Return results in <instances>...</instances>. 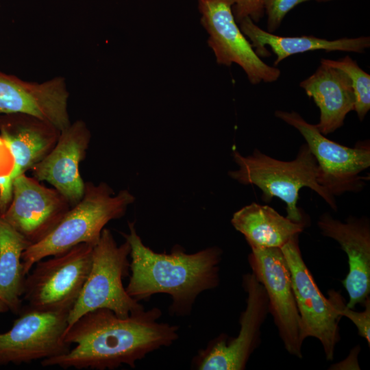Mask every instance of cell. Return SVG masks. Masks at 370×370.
Segmentation results:
<instances>
[{
    "label": "cell",
    "mask_w": 370,
    "mask_h": 370,
    "mask_svg": "<svg viewBox=\"0 0 370 370\" xmlns=\"http://www.w3.org/2000/svg\"><path fill=\"white\" fill-rule=\"evenodd\" d=\"M67 97L58 80L32 84L0 73V113L26 114L61 132L70 125Z\"/></svg>",
    "instance_id": "obj_16"
},
{
    "label": "cell",
    "mask_w": 370,
    "mask_h": 370,
    "mask_svg": "<svg viewBox=\"0 0 370 370\" xmlns=\"http://www.w3.org/2000/svg\"><path fill=\"white\" fill-rule=\"evenodd\" d=\"M129 232L123 234L130 246L127 294L137 301L157 293L171 296V314L188 315L197 297L219 284V264L222 250L210 247L187 254L175 246L170 254L158 253L146 246L138 235L134 222L128 223Z\"/></svg>",
    "instance_id": "obj_2"
},
{
    "label": "cell",
    "mask_w": 370,
    "mask_h": 370,
    "mask_svg": "<svg viewBox=\"0 0 370 370\" xmlns=\"http://www.w3.org/2000/svg\"><path fill=\"white\" fill-rule=\"evenodd\" d=\"M232 0H198L201 23L208 34L207 43L217 64L240 66L251 84L275 82L280 70L263 62L237 24Z\"/></svg>",
    "instance_id": "obj_8"
},
{
    "label": "cell",
    "mask_w": 370,
    "mask_h": 370,
    "mask_svg": "<svg viewBox=\"0 0 370 370\" xmlns=\"http://www.w3.org/2000/svg\"><path fill=\"white\" fill-rule=\"evenodd\" d=\"M90 135L81 121L60 132L52 149L32 169L33 177L45 181L62 195L71 206L82 198L86 183L80 172V162L85 158Z\"/></svg>",
    "instance_id": "obj_14"
},
{
    "label": "cell",
    "mask_w": 370,
    "mask_h": 370,
    "mask_svg": "<svg viewBox=\"0 0 370 370\" xmlns=\"http://www.w3.org/2000/svg\"><path fill=\"white\" fill-rule=\"evenodd\" d=\"M311 0H264V14L267 16V32H275L280 26L287 13L296 5ZM319 2H327L333 0H314Z\"/></svg>",
    "instance_id": "obj_24"
},
{
    "label": "cell",
    "mask_w": 370,
    "mask_h": 370,
    "mask_svg": "<svg viewBox=\"0 0 370 370\" xmlns=\"http://www.w3.org/2000/svg\"><path fill=\"white\" fill-rule=\"evenodd\" d=\"M320 110L319 131L327 135L341 127L354 110L355 95L349 77L340 69L321 62L316 71L300 83Z\"/></svg>",
    "instance_id": "obj_17"
},
{
    "label": "cell",
    "mask_w": 370,
    "mask_h": 370,
    "mask_svg": "<svg viewBox=\"0 0 370 370\" xmlns=\"http://www.w3.org/2000/svg\"><path fill=\"white\" fill-rule=\"evenodd\" d=\"M321 62L341 70L349 77L356 99L354 110L362 121L370 109V75L349 56L338 60L321 59Z\"/></svg>",
    "instance_id": "obj_22"
},
{
    "label": "cell",
    "mask_w": 370,
    "mask_h": 370,
    "mask_svg": "<svg viewBox=\"0 0 370 370\" xmlns=\"http://www.w3.org/2000/svg\"><path fill=\"white\" fill-rule=\"evenodd\" d=\"M8 311H9L8 308L1 300H0V313H4Z\"/></svg>",
    "instance_id": "obj_28"
},
{
    "label": "cell",
    "mask_w": 370,
    "mask_h": 370,
    "mask_svg": "<svg viewBox=\"0 0 370 370\" xmlns=\"http://www.w3.org/2000/svg\"><path fill=\"white\" fill-rule=\"evenodd\" d=\"M329 299L334 308L341 317H346L350 319L358 329V334L365 338L370 345V299L369 297L365 301L363 305L365 310L357 312L347 306L344 299L339 292L335 291H328Z\"/></svg>",
    "instance_id": "obj_23"
},
{
    "label": "cell",
    "mask_w": 370,
    "mask_h": 370,
    "mask_svg": "<svg viewBox=\"0 0 370 370\" xmlns=\"http://www.w3.org/2000/svg\"><path fill=\"white\" fill-rule=\"evenodd\" d=\"M275 115L297 129L304 138L318 164V182L329 193L338 196L362 189L363 177L359 174L370 166L369 141L349 147L327 138L315 125L295 112L277 110Z\"/></svg>",
    "instance_id": "obj_7"
},
{
    "label": "cell",
    "mask_w": 370,
    "mask_h": 370,
    "mask_svg": "<svg viewBox=\"0 0 370 370\" xmlns=\"http://www.w3.org/2000/svg\"><path fill=\"white\" fill-rule=\"evenodd\" d=\"M156 307L126 317L107 308L81 316L64 334L66 343L75 346L66 354L41 360L43 367L62 369H115L123 365L132 368L137 361L179 338L177 325L158 322Z\"/></svg>",
    "instance_id": "obj_1"
},
{
    "label": "cell",
    "mask_w": 370,
    "mask_h": 370,
    "mask_svg": "<svg viewBox=\"0 0 370 370\" xmlns=\"http://www.w3.org/2000/svg\"><path fill=\"white\" fill-rule=\"evenodd\" d=\"M0 136L12 157L13 167L9 175L12 182L39 162L58 138L37 127L10 123H1Z\"/></svg>",
    "instance_id": "obj_21"
},
{
    "label": "cell",
    "mask_w": 370,
    "mask_h": 370,
    "mask_svg": "<svg viewBox=\"0 0 370 370\" xmlns=\"http://www.w3.org/2000/svg\"><path fill=\"white\" fill-rule=\"evenodd\" d=\"M6 332H0V365H21L67 353L66 312L42 311L26 306Z\"/></svg>",
    "instance_id": "obj_9"
},
{
    "label": "cell",
    "mask_w": 370,
    "mask_h": 370,
    "mask_svg": "<svg viewBox=\"0 0 370 370\" xmlns=\"http://www.w3.org/2000/svg\"><path fill=\"white\" fill-rule=\"evenodd\" d=\"M12 184L9 175L0 176V217L5 212L11 201Z\"/></svg>",
    "instance_id": "obj_26"
},
{
    "label": "cell",
    "mask_w": 370,
    "mask_h": 370,
    "mask_svg": "<svg viewBox=\"0 0 370 370\" xmlns=\"http://www.w3.org/2000/svg\"><path fill=\"white\" fill-rule=\"evenodd\" d=\"M71 207L55 188L23 173L14 179L11 201L1 217L32 245L49 234Z\"/></svg>",
    "instance_id": "obj_13"
},
{
    "label": "cell",
    "mask_w": 370,
    "mask_h": 370,
    "mask_svg": "<svg viewBox=\"0 0 370 370\" xmlns=\"http://www.w3.org/2000/svg\"><path fill=\"white\" fill-rule=\"evenodd\" d=\"M231 223L251 248H281L306 225L305 222L292 221L271 207L256 203L236 211Z\"/></svg>",
    "instance_id": "obj_19"
},
{
    "label": "cell",
    "mask_w": 370,
    "mask_h": 370,
    "mask_svg": "<svg viewBox=\"0 0 370 370\" xmlns=\"http://www.w3.org/2000/svg\"><path fill=\"white\" fill-rule=\"evenodd\" d=\"M130 253L127 241L118 245L111 231L103 228L93 246L87 279L69 312L68 328L81 316L99 308L109 309L121 317L145 309L127 294L123 284V278L130 273Z\"/></svg>",
    "instance_id": "obj_5"
},
{
    "label": "cell",
    "mask_w": 370,
    "mask_h": 370,
    "mask_svg": "<svg viewBox=\"0 0 370 370\" xmlns=\"http://www.w3.org/2000/svg\"><path fill=\"white\" fill-rule=\"evenodd\" d=\"M29 245L21 234L0 217V300L14 314L22 308L26 277L22 255Z\"/></svg>",
    "instance_id": "obj_20"
},
{
    "label": "cell",
    "mask_w": 370,
    "mask_h": 370,
    "mask_svg": "<svg viewBox=\"0 0 370 370\" xmlns=\"http://www.w3.org/2000/svg\"><path fill=\"white\" fill-rule=\"evenodd\" d=\"M248 261L252 273L263 286L273 317L286 350L302 358L300 316L291 273L281 248H251Z\"/></svg>",
    "instance_id": "obj_12"
},
{
    "label": "cell",
    "mask_w": 370,
    "mask_h": 370,
    "mask_svg": "<svg viewBox=\"0 0 370 370\" xmlns=\"http://www.w3.org/2000/svg\"><path fill=\"white\" fill-rule=\"evenodd\" d=\"M317 225L324 236L336 241L347 254L349 272L342 283L349 295L347 306L363 304L370 293V225L367 218L349 217L346 222L324 213Z\"/></svg>",
    "instance_id": "obj_15"
},
{
    "label": "cell",
    "mask_w": 370,
    "mask_h": 370,
    "mask_svg": "<svg viewBox=\"0 0 370 370\" xmlns=\"http://www.w3.org/2000/svg\"><path fill=\"white\" fill-rule=\"evenodd\" d=\"M233 156L238 169L230 171L229 175L242 184L258 186L267 202L274 197L282 199L286 204V217L292 221L304 222L297 207L299 192L303 187L313 190L336 210L334 196L318 182V164L306 144L300 147L292 161L275 159L258 149L248 156L237 151Z\"/></svg>",
    "instance_id": "obj_4"
},
{
    "label": "cell",
    "mask_w": 370,
    "mask_h": 370,
    "mask_svg": "<svg viewBox=\"0 0 370 370\" xmlns=\"http://www.w3.org/2000/svg\"><path fill=\"white\" fill-rule=\"evenodd\" d=\"M247 293V305L241 313L240 331L235 338L221 334L199 351L193 367L199 370H243L258 346L260 328L269 312L268 298L263 286L253 273L243 277Z\"/></svg>",
    "instance_id": "obj_11"
},
{
    "label": "cell",
    "mask_w": 370,
    "mask_h": 370,
    "mask_svg": "<svg viewBox=\"0 0 370 370\" xmlns=\"http://www.w3.org/2000/svg\"><path fill=\"white\" fill-rule=\"evenodd\" d=\"M13 167L12 157L0 136V176L10 175Z\"/></svg>",
    "instance_id": "obj_27"
},
{
    "label": "cell",
    "mask_w": 370,
    "mask_h": 370,
    "mask_svg": "<svg viewBox=\"0 0 370 370\" xmlns=\"http://www.w3.org/2000/svg\"><path fill=\"white\" fill-rule=\"evenodd\" d=\"M232 12L238 23L245 17L249 16L254 23H258L264 14V0H232Z\"/></svg>",
    "instance_id": "obj_25"
},
{
    "label": "cell",
    "mask_w": 370,
    "mask_h": 370,
    "mask_svg": "<svg viewBox=\"0 0 370 370\" xmlns=\"http://www.w3.org/2000/svg\"><path fill=\"white\" fill-rule=\"evenodd\" d=\"M135 198L127 190L114 195L106 183H86L81 200L72 206L55 228L39 242L29 245L23 253L24 273L45 258L63 253L86 243L99 241L102 230L110 221L120 219Z\"/></svg>",
    "instance_id": "obj_3"
},
{
    "label": "cell",
    "mask_w": 370,
    "mask_h": 370,
    "mask_svg": "<svg viewBox=\"0 0 370 370\" xmlns=\"http://www.w3.org/2000/svg\"><path fill=\"white\" fill-rule=\"evenodd\" d=\"M238 24L259 57L270 56L271 53L265 47L268 45L271 49L276 55L274 66H277L288 56L297 53L319 49L326 52L342 51L361 53L370 47L369 36L343 38L333 40L314 36H280L263 30L249 16L243 18Z\"/></svg>",
    "instance_id": "obj_18"
},
{
    "label": "cell",
    "mask_w": 370,
    "mask_h": 370,
    "mask_svg": "<svg viewBox=\"0 0 370 370\" xmlns=\"http://www.w3.org/2000/svg\"><path fill=\"white\" fill-rule=\"evenodd\" d=\"M298 236L291 238L281 249L290 271L300 316L301 340L304 342L308 337L318 339L326 359L332 360L336 345L341 339L338 323L342 317L315 283L303 259Z\"/></svg>",
    "instance_id": "obj_10"
},
{
    "label": "cell",
    "mask_w": 370,
    "mask_h": 370,
    "mask_svg": "<svg viewBox=\"0 0 370 370\" xmlns=\"http://www.w3.org/2000/svg\"><path fill=\"white\" fill-rule=\"evenodd\" d=\"M92 249V245L82 243L38 261L25 277L22 298L27 306L69 312L88 275Z\"/></svg>",
    "instance_id": "obj_6"
}]
</instances>
